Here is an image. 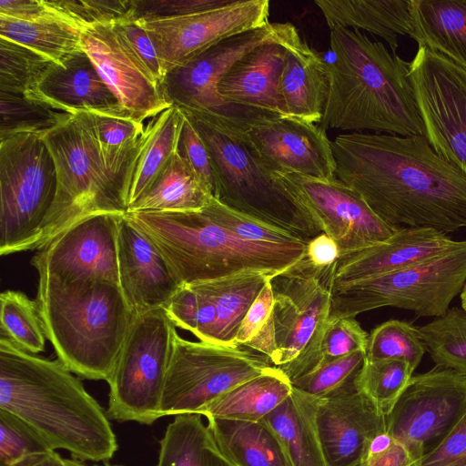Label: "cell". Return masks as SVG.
I'll list each match as a JSON object with an SVG mask.
<instances>
[{
    "mask_svg": "<svg viewBox=\"0 0 466 466\" xmlns=\"http://www.w3.org/2000/svg\"><path fill=\"white\" fill-rule=\"evenodd\" d=\"M275 174L321 232L337 242L340 257L383 242L398 229L379 218L357 191L336 177L326 180Z\"/></svg>",
    "mask_w": 466,
    "mask_h": 466,
    "instance_id": "16",
    "label": "cell"
},
{
    "mask_svg": "<svg viewBox=\"0 0 466 466\" xmlns=\"http://www.w3.org/2000/svg\"><path fill=\"white\" fill-rule=\"evenodd\" d=\"M81 41L84 52L121 107L133 117L144 122L172 106L164 96L160 85L155 83L128 54L112 25L83 29Z\"/></svg>",
    "mask_w": 466,
    "mask_h": 466,
    "instance_id": "21",
    "label": "cell"
},
{
    "mask_svg": "<svg viewBox=\"0 0 466 466\" xmlns=\"http://www.w3.org/2000/svg\"><path fill=\"white\" fill-rule=\"evenodd\" d=\"M263 354L173 336L159 417L199 413L208 403L271 366Z\"/></svg>",
    "mask_w": 466,
    "mask_h": 466,
    "instance_id": "11",
    "label": "cell"
},
{
    "mask_svg": "<svg viewBox=\"0 0 466 466\" xmlns=\"http://www.w3.org/2000/svg\"><path fill=\"white\" fill-rule=\"evenodd\" d=\"M335 177L394 228H466V177L424 136L350 132L331 141Z\"/></svg>",
    "mask_w": 466,
    "mask_h": 466,
    "instance_id": "1",
    "label": "cell"
},
{
    "mask_svg": "<svg viewBox=\"0 0 466 466\" xmlns=\"http://www.w3.org/2000/svg\"><path fill=\"white\" fill-rule=\"evenodd\" d=\"M232 0H132L135 18L177 17L224 6Z\"/></svg>",
    "mask_w": 466,
    "mask_h": 466,
    "instance_id": "52",
    "label": "cell"
},
{
    "mask_svg": "<svg viewBox=\"0 0 466 466\" xmlns=\"http://www.w3.org/2000/svg\"><path fill=\"white\" fill-rule=\"evenodd\" d=\"M26 97L71 115L123 109L84 50L53 63Z\"/></svg>",
    "mask_w": 466,
    "mask_h": 466,
    "instance_id": "25",
    "label": "cell"
},
{
    "mask_svg": "<svg viewBox=\"0 0 466 466\" xmlns=\"http://www.w3.org/2000/svg\"><path fill=\"white\" fill-rule=\"evenodd\" d=\"M329 46L333 59L328 63L323 129L424 136L409 79L410 62L358 29L331 28Z\"/></svg>",
    "mask_w": 466,
    "mask_h": 466,
    "instance_id": "3",
    "label": "cell"
},
{
    "mask_svg": "<svg viewBox=\"0 0 466 466\" xmlns=\"http://www.w3.org/2000/svg\"><path fill=\"white\" fill-rule=\"evenodd\" d=\"M56 15L83 30L135 18L132 0H47Z\"/></svg>",
    "mask_w": 466,
    "mask_h": 466,
    "instance_id": "47",
    "label": "cell"
},
{
    "mask_svg": "<svg viewBox=\"0 0 466 466\" xmlns=\"http://www.w3.org/2000/svg\"><path fill=\"white\" fill-rule=\"evenodd\" d=\"M208 421L219 449L236 466H292L283 443L264 421Z\"/></svg>",
    "mask_w": 466,
    "mask_h": 466,
    "instance_id": "31",
    "label": "cell"
},
{
    "mask_svg": "<svg viewBox=\"0 0 466 466\" xmlns=\"http://www.w3.org/2000/svg\"><path fill=\"white\" fill-rule=\"evenodd\" d=\"M418 329L435 367L466 377V312L461 308H450Z\"/></svg>",
    "mask_w": 466,
    "mask_h": 466,
    "instance_id": "38",
    "label": "cell"
},
{
    "mask_svg": "<svg viewBox=\"0 0 466 466\" xmlns=\"http://www.w3.org/2000/svg\"><path fill=\"white\" fill-rule=\"evenodd\" d=\"M178 151L209 187L214 197L215 178L209 154L198 132L185 115Z\"/></svg>",
    "mask_w": 466,
    "mask_h": 466,
    "instance_id": "53",
    "label": "cell"
},
{
    "mask_svg": "<svg viewBox=\"0 0 466 466\" xmlns=\"http://www.w3.org/2000/svg\"><path fill=\"white\" fill-rule=\"evenodd\" d=\"M458 241L431 228H400L387 240L341 256L336 265L333 287L384 274L440 255Z\"/></svg>",
    "mask_w": 466,
    "mask_h": 466,
    "instance_id": "24",
    "label": "cell"
},
{
    "mask_svg": "<svg viewBox=\"0 0 466 466\" xmlns=\"http://www.w3.org/2000/svg\"><path fill=\"white\" fill-rule=\"evenodd\" d=\"M315 423L329 466H361L369 445L386 431V416L357 388L315 399Z\"/></svg>",
    "mask_w": 466,
    "mask_h": 466,
    "instance_id": "20",
    "label": "cell"
},
{
    "mask_svg": "<svg viewBox=\"0 0 466 466\" xmlns=\"http://www.w3.org/2000/svg\"><path fill=\"white\" fill-rule=\"evenodd\" d=\"M268 0H232L195 14L137 19L152 39L167 74L228 37L268 25Z\"/></svg>",
    "mask_w": 466,
    "mask_h": 466,
    "instance_id": "17",
    "label": "cell"
},
{
    "mask_svg": "<svg viewBox=\"0 0 466 466\" xmlns=\"http://www.w3.org/2000/svg\"><path fill=\"white\" fill-rule=\"evenodd\" d=\"M461 305V309L466 312V281L463 285V288L460 293Z\"/></svg>",
    "mask_w": 466,
    "mask_h": 466,
    "instance_id": "58",
    "label": "cell"
},
{
    "mask_svg": "<svg viewBox=\"0 0 466 466\" xmlns=\"http://www.w3.org/2000/svg\"><path fill=\"white\" fill-rule=\"evenodd\" d=\"M14 466H67L66 459L59 453L51 451L46 453L29 456Z\"/></svg>",
    "mask_w": 466,
    "mask_h": 466,
    "instance_id": "57",
    "label": "cell"
},
{
    "mask_svg": "<svg viewBox=\"0 0 466 466\" xmlns=\"http://www.w3.org/2000/svg\"><path fill=\"white\" fill-rule=\"evenodd\" d=\"M409 79L435 153L466 177V69L445 56L419 46Z\"/></svg>",
    "mask_w": 466,
    "mask_h": 466,
    "instance_id": "12",
    "label": "cell"
},
{
    "mask_svg": "<svg viewBox=\"0 0 466 466\" xmlns=\"http://www.w3.org/2000/svg\"><path fill=\"white\" fill-rule=\"evenodd\" d=\"M423 455L383 431L370 441L361 466H422Z\"/></svg>",
    "mask_w": 466,
    "mask_h": 466,
    "instance_id": "51",
    "label": "cell"
},
{
    "mask_svg": "<svg viewBox=\"0 0 466 466\" xmlns=\"http://www.w3.org/2000/svg\"><path fill=\"white\" fill-rule=\"evenodd\" d=\"M0 337L29 353L45 350L47 339L37 303L16 290L0 295Z\"/></svg>",
    "mask_w": 466,
    "mask_h": 466,
    "instance_id": "39",
    "label": "cell"
},
{
    "mask_svg": "<svg viewBox=\"0 0 466 466\" xmlns=\"http://www.w3.org/2000/svg\"><path fill=\"white\" fill-rule=\"evenodd\" d=\"M236 346H244L268 357L272 365L278 361L274 325V294L269 279L263 287L245 316L238 334Z\"/></svg>",
    "mask_w": 466,
    "mask_h": 466,
    "instance_id": "45",
    "label": "cell"
},
{
    "mask_svg": "<svg viewBox=\"0 0 466 466\" xmlns=\"http://www.w3.org/2000/svg\"><path fill=\"white\" fill-rule=\"evenodd\" d=\"M327 25L365 30L380 36L392 53L399 46L398 35L412 28L411 0H317Z\"/></svg>",
    "mask_w": 466,
    "mask_h": 466,
    "instance_id": "28",
    "label": "cell"
},
{
    "mask_svg": "<svg viewBox=\"0 0 466 466\" xmlns=\"http://www.w3.org/2000/svg\"><path fill=\"white\" fill-rule=\"evenodd\" d=\"M42 134L0 138V254L36 249L56 193V172Z\"/></svg>",
    "mask_w": 466,
    "mask_h": 466,
    "instance_id": "9",
    "label": "cell"
},
{
    "mask_svg": "<svg viewBox=\"0 0 466 466\" xmlns=\"http://www.w3.org/2000/svg\"><path fill=\"white\" fill-rule=\"evenodd\" d=\"M51 451L49 443L31 425L0 409V466H14L29 456Z\"/></svg>",
    "mask_w": 466,
    "mask_h": 466,
    "instance_id": "49",
    "label": "cell"
},
{
    "mask_svg": "<svg viewBox=\"0 0 466 466\" xmlns=\"http://www.w3.org/2000/svg\"><path fill=\"white\" fill-rule=\"evenodd\" d=\"M0 138L19 133L45 135L72 115L21 95L0 92Z\"/></svg>",
    "mask_w": 466,
    "mask_h": 466,
    "instance_id": "42",
    "label": "cell"
},
{
    "mask_svg": "<svg viewBox=\"0 0 466 466\" xmlns=\"http://www.w3.org/2000/svg\"><path fill=\"white\" fill-rule=\"evenodd\" d=\"M0 15L19 20L61 18L47 0H0Z\"/></svg>",
    "mask_w": 466,
    "mask_h": 466,
    "instance_id": "55",
    "label": "cell"
},
{
    "mask_svg": "<svg viewBox=\"0 0 466 466\" xmlns=\"http://www.w3.org/2000/svg\"><path fill=\"white\" fill-rule=\"evenodd\" d=\"M183 123L184 114L171 106L146 126L122 177L127 210L148 191L178 150Z\"/></svg>",
    "mask_w": 466,
    "mask_h": 466,
    "instance_id": "27",
    "label": "cell"
},
{
    "mask_svg": "<svg viewBox=\"0 0 466 466\" xmlns=\"http://www.w3.org/2000/svg\"><path fill=\"white\" fill-rule=\"evenodd\" d=\"M66 463L67 466H88L83 463L81 461L76 459H66ZM96 466V465H95Z\"/></svg>",
    "mask_w": 466,
    "mask_h": 466,
    "instance_id": "59",
    "label": "cell"
},
{
    "mask_svg": "<svg viewBox=\"0 0 466 466\" xmlns=\"http://www.w3.org/2000/svg\"><path fill=\"white\" fill-rule=\"evenodd\" d=\"M52 64L23 46L0 38V92L26 96Z\"/></svg>",
    "mask_w": 466,
    "mask_h": 466,
    "instance_id": "44",
    "label": "cell"
},
{
    "mask_svg": "<svg viewBox=\"0 0 466 466\" xmlns=\"http://www.w3.org/2000/svg\"><path fill=\"white\" fill-rule=\"evenodd\" d=\"M43 137L56 167V193L38 250L86 218L127 212L121 187L105 169L90 136L73 116Z\"/></svg>",
    "mask_w": 466,
    "mask_h": 466,
    "instance_id": "7",
    "label": "cell"
},
{
    "mask_svg": "<svg viewBox=\"0 0 466 466\" xmlns=\"http://www.w3.org/2000/svg\"><path fill=\"white\" fill-rule=\"evenodd\" d=\"M279 93L287 116L319 124L329 91L328 63L293 27L281 71Z\"/></svg>",
    "mask_w": 466,
    "mask_h": 466,
    "instance_id": "26",
    "label": "cell"
},
{
    "mask_svg": "<svg viewBox=\"0 0 466 466\" xmlns=\"http://www.w3.org/2000/svg\"><path fill=\"white\" fill-rule=\"evenodd\" d=\"M237 123L272 172L326 180L336 177L331 141L319 125L273 114Z\"/></svg>",
    "mask_w": 466,
    "mask_h": 466,
    "instance_id": "19",
    "label": "cell"
},
{
    "mask_svg": "<svg viewBox=\"0 0 466 466\" xmlns=\"http://www.w3.org/2000/svg\"><path fill=\"white\" fill-rule=\"evenodd\" d=\"M283 443L292 466H329L315 423V399L293 389L263 420Z\"/></svg>",
    "mask_w": 466,
    "mask_h": 466,
    "instance_id": "32",
    "label": "cell"
},
{
    "mask_svg": "<svg viewBox=\"0 0 466 466\" xmlns=\"http://www.w3.org/2000/svg\"><path fill=\"white\" fill-rule=\"evenodd\" d=\"M182 113L209 154L216 199L307 243L321 233L309 213L263 163L237 122L207 112Z\"/></svg>",
    "mask_w": 466,
    "mask_h": 466,
    "instance_id": "6",
    "label": "cell"
},
{
    "mask_svg": "<svg viewBox=\"0 0 466 466\" xmlns=\"http://www.w3.org/2000/svg\"><path fill=\"white\" fill-rule=\"evenodd\" d=\"M176 328L164 308L135 316L107 381L110 419L151 425L160 418Z\"/></svg>",
    "mask_w": 466,
    "mask_h": 466,
    "instance_id": "10",
    "label": "cell"
},
{
    "mask_svg": "<svg viewBox=\"0 0 466 466\" xmlns=\"http://www.w3.org/2000/svg\"><path fill=\"white\" fill-rule=\"evenodd\" d=\"M119 287L135 315L165 308L182 286L153 243L125 216L117 237Z\"/></svg>",
    "mask_w": 466,
    "mask_h": 466,
    "instance_id": "22",
    "label": "cell"
},
{
    "mask_svg": "<svg viewBox=\"0 0 466 466\" xmlns=\"http://www.w3.org/2000/svg\"><path fill=\"white\" fill-rule=\"evenodd\" d=\"M212 198L209 187L177 150L153 186L127 212L199 211Z\"/></svg>",
    "mask_w": 466,
    "mask_h": 466,
    "instance_id": "35",
    "label": "cell"
},
{
    "mask_svg": "<svg viewBox=\"0 0 466 466\" xmlns=\"http://www.w3.org/2000/svg\"><path fill=\"white\" fill-rule=\"evenodd\" d=\"M288 376L274 365L226 391L198 414L246 421H260L292 393Z\"/></svg>",
    "mask_w": 466,
    "mask_h": 466,
    "instance_id": "30",
    "label": "cell"
},
{
    "mask_svg": "<svg viewBox=\"0 0 466 466\" xmlns=\"http://www.w3.org/2000/svg\"><path fill=\"white\" fill-rule=\"evenodd\" d=\"M366 360V351L357 350L327 362L291 381L293 389L320 400L353 384Z\"/></svg>",
    "mask_w": 466,
    "mask_h": 466,
    "instance_id": "46",
    "label": "cell"
},
{
    "mask_svg": "<svg viewBox=\"0 0 466 466\" xmlns=\"http://www.w3.org/2000/svg\"><path fill=\"white\" fill-rule=\"evenodd\" d=\"M121 217L98 214L69 227L32 258L39 278L61 284L91 279L119 284L117 237Z\"/></svg>",
    "mask_w": 466,
    "mask_h": 466,
    "instance_id": "18",
    "label": "cell"
},
{
    "mask_svg": "<svg viewBox=\"0 0 466 466\" xmlns=\"http://www.w3.org/2000/svg\"><path fill=\"white\" fill-rule=\"evenodd\" d=\"M201 416H175L160 441L157 466H236L221 451Z\"/></svg>",
    "mask_w": 466,
    "mask_h": 466,
    "instance_id": "36",
    "label": "cell"
},
{
    "mask_svg": "<svg viewBox=\"0 0 466 466\" xmlns=\"http://www.w3.org/2000/svg\"><path fill=\"white\" fill-rule=\"evenodd\" d=\"M293 27L284 23L279 37L256 46L230 67L218 85L227 104L259 114L287 116L279 84Z\"/></svg>",
    "mask_w": 466,
    "mask_h": 466,
    "instance_id": "23",
    "label": "cell"
},
{
    "mask_svg": "<svg viewBox=\"0 0 466 466\" xmlns=\"http://www.w3.org/2000/svg\"><path fill=\"white\" fill-rule=\"evenodd\" d=\"M124 216L157 248L181 285L242 272L275 277L306 256V242L244 240L216 224L203 210L137 211Z\"/></svg>",
    "mask_w": 466,
    "mask_h": 466,
    "instance_id": "4",
    "label": "cell"
},
{
    "mask_svg": "<svg viewBox=\"0 0 466 466\" xmlns=\"http://www.w3.org/2000/svg\"><path fill=\"white\" fill-rule=\"evenodd\" d=\"M305 257L314 266L327 267L339 260L340 250L333 238L321 232L309 241Z\"/></svg>",
    "mask_w": 466,
    "mask_h": 466,
    "instance_id": "56",
    "label": "cell"
},
{
    "mask_svg": "<svg viewBox=\"0 0 466 466\" xmlns=\"http://www.w3.org/2000/svg\"><path fill=\"white\" fill-rule=\"evenodd\" d=\"M35 301L57 359L88 380H110L135 314L119 284L39 278Z\"/></svg>",
    "mask_w": 466,
    "mask_h": 466,
    "instance_id": "5",
    "label": "cell"
},
{
    "mask_svg": "<svg viewBox=\"0 0 466 466\" xmlns=\"http://www.w3.org/2000/svg\"><path fill=\"white\" fill-rule=\"evenodd\" d=\"M425 352L418 327L407 321L390 319L369 335L366 360H404L415 370Z\"/></svg>",
    "mask_w": 466,
    "mask_h": 466,
    "instance_id": "43",
    "label": "cell"
},
{
    "mask_svg": "<svg viewBox=\"0 0 466 466\" xmlns=\"http://www.w3.org/2000/svg\"><path fill=\"white\" fill-rule=\"evenodd\" d=\"M369 335L354 318H329L318 331L299 367L303 376L319 366L357 350L366 351Z\"/></svg>",
    "mask_w": 466,
    "mask_h": 466,
    "instance_id": "40",
    "label": "cell"
},
{
    "mask_svg": "<svg viewBox=\"0 0 466 466\" xmlns=\"http://www.w3.org/2000/svg\"><path fill=\"white\" fill-rule=\"evenodd\" d=\"M284 23L268 25L228 37L168 71L160 84L166 99L182 111H199L245 122L261 116L227 104L218 85L230 67L256 46L277 39Z\"/></svg>",
    "mask_w": 466,
    "mask_h": 466,
    "instance_id": "13",
    "label": "cell"
},
{
    "mask_svg": "<svg viewBox=\"0 0 466 466\" xmlns=\"http://www.w3.org/2000/svg\"><path fill=\"white\" fill-rule=\"evenodd\" d=\"M72 116L90 136L102 165L123 193V173L144 132V122L123 109L81 111Z\"/></svg>",
    "mask_w": 466,
    "mask_h": 466,
    "instance_id": "33",
    "label": "cell"
},
{
    "mask_svg": "<svg viewBox=\"0 0 466 466\" xmlns=\"http://www.w3.org/2000/svg\"><path fill=\"white\" fill-rule=\"evenodd\" d=\"M410 36L466 69V0H411Z\"/></svg>",
    "mask_w": 466,
    "mask_h": 466,
    "instance_id": "29",
    "label": "cell"
},
{
    "mask_svg": "<svg viewBox=\"0 0 466 466\" xmlns=\"http://www.w3.org/2000/svg\"><path fill=\"white\" fill-rule=\"evenodd\" d=\"M202 210L216 224L244 240L272 244L305 242L287 230L232 209L215 198Z\"/></svg>",
    "mask_w": 466,
    "mask_h": 466,
    "instance_id": "48",
    "label": "cell"
},
{
    "mask_svg": "<svg viewBox=\"0 0 466 466\" xmlns=\"http://www.w3.org/2000/svg\"><path fill=\"white\" fill-rule=\"evenodd\" d=\"M112 27L140 68L160 85L166 74L152 39L137 19H125L112 25Z\"/></svg>",
    "mask_w": 466,
    "mask_h": 466,
    "instance_id": "50",
    "label": "cell"
},
{
    "mask_svg": "<svg viewBox=\"0 0 466 466\" xmlns=\"http://www.w3.org/2000/svg\"><path fill=\"white\" fill-rule=\"evenodd\" d=\"M82 30L58 18L19 20L0 15V38L23 46L60 65L83 51Z\"/></svg>",
    "mask_w": 466,
    "mask_h": 466,
    "instance_id": "37",
    "label": "cell"
},
{
    "mask_svg": "<svg viewBox=\"0 0 466 466\" xmlns=\"http://www.w3.org/2000/svg\"><path fill=\"white\" fill-rule=\"evenodd\" d=\"M466 281V240L423 261L381 276L333 287L329 317L354 318L382 307L439 317Z\"/></svg>",
    "mask_w": 466,
    "mask_h": 466,
    "instance_id": "8",
    "label": "cell"
},
{
    "mask_svg": "<svg viewBox=\"0 0 466 466\" xmlns=\"http://www.w3.org/2000/svg\"><path fill=\"white\" fill-rule=\"evenodd\" d=\"M337 262L317 267L304 257L271 279L276 367L299 359L329 318Z\"/></svg>",
    "mask_w": 466,
    "mask_h": 466,
    "instance_id": "15",
    "label": "cell"
},
{
    "mask_svg": "<svg viewBox=\"0 0 466 466\" xmlns=\"http://www.w3.org/2000/svg\"><path fill=\"white\" fill-rule=\"evenodd\" d=\"M422 466H466V411L442 441L423 457Z\"/></svg>",
    "mask_w": 466,
    "mask_h": 466,
    "instance_id": "54",
    "label": "cell"
},
{
    "mask_svg": "<svg viewBox=\"0 0 466 466\" xmlns=\"http://www.w3.org/2000/svg\"><path fill=\"white\" fill-rule=\"evenodd\" d=\"M0 409L31 425L73 459L106 462L118 449L107 413L58 359L29 353L0 337Z\"/></svg>",
    "mask_w": 466,
    "mask_h": 466,
    "instance_id": "2",
    "label": "cell"
},
{
    "mask_svg": "<svg viewBox=\"0 0 466 466\" xmlns=\"http://www.w3.org/2000/svg\"><path fill=\"white\" fill-rule=\"evenodd\" d=\"M106 466H120V465H106Z\"/></svg>",
    "mask_w": 466,
    "mask_h": 466,
    "instance_id": "60",
    "label": "cell"
},
{
    "mask_svg": "<svg viewBox=\"0 0 466 466\" xmlns=\"http://www.w3.org/2000/svg\"><path fill=\"white\" fill-rule=\"evenodd\" d=\"M465 411L466 377L434 367L411 377L386 416V431L424 457L442 441Z\"/></svg>",
    "mask_w": 466,
    "mask_h": 466,
    "instance_id": "14",
    "label": "cell"
},
{
    "mask_svg": "<svg viewBox=\"0 0 466 466\" xmlns=\"http://www.w3.org/2000/svg\"><path fill=\"white\" fill-rule=\"evenodd\" d=\"M272 278L263 272H242L194 284L215 306L217 345L237 347L236 336L245 316Z\"/></svg>",
    "mask_w": 466,
    "mask_h": 466,
    "instance_id": "34",
    "label": "cell"
},
{
    "mask_svg": "<svg viewBox=\"0 0 466 466\" xmlns=\"http://www.w3.org/2000/svg\"><path fill=\"white\" fill-rule=\"evenodd\" d=\"M414 370L404 360H367L357 377V388L388 416L405 390Z\"/></svg>",
    "mask_w": 466,
    "mask_h": 466,
    "instance_id": "41",
    "label": "cell"
}]
</instances>
